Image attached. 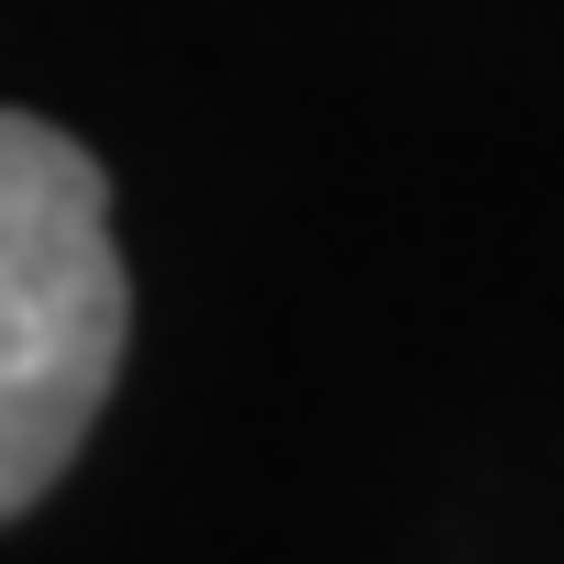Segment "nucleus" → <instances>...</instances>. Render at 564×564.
<instances>
[{"label":"nucleus","instance_id":"nucleus-1","mask_svg":"<svg viewBox=\"0 0 564 564\" xmlns=\"http://www.w3.org/2000/svg\"><path fill=\"white\" fill-rule=\"evenodd\" d=\"M133 344L100 155L34 111H0V520L34 509L89 443Z\"/></svg>","mask_w":564,"mask_h":564}]
</instances>
